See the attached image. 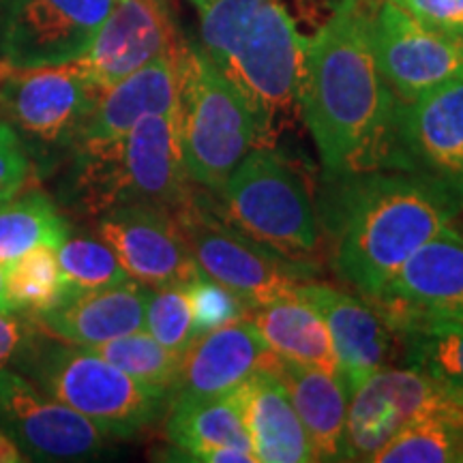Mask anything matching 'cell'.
<instances>
[{
  "instance_id": "ffe728a7",
  "label": "cell",
  "mask_w": 463,
  "mask_h": 463,
  "mask_svg": "<svg viewBox=\"0 0 463 463\" xmlns=\"http://www.w3.org/2000/svg\"><path fill=\"white\" fill-rule=\"evenodd\" d=\"M275 361L277 354L269 350L249 317L230 322L191 341L183 354L174 397L228 395L249 375L273 367Z\"/></svg>"
},
{
  "instance_id": "7a4b0ae2",
  "label": "cell",
  "mask_w": 463,
  "mask_h": 463,
  "mask_svg": "<svg viewBox=\"0 0 463 463\" xmlns=\"http://www.w3.org/2000/svg\"><path fill=\"white\" fill-rule=\"evenodd\" d=\"M316 208L328 262L364 298L461 213L439 184L391 167L324 176Z\"/></svg>"
},
{
  "instance_id": "83f0119b",
  "label": "cell",
  "mask_w": 463,
  "mask_h": 463,
  "mask_svg": "<svg viewBox=\"0 0 463 463\" xmlns=\"http://www.w3.org/2000/svg\"><path fill=\"white\" fill-rule=\"evenodd\" d=\"M89 350L123 369L137 384L164 399L174 397L183 354L167 350L146 331H136L125 337L92 345Z\"/></svg>"
},
{
  "instance_id": "2e32d148",
  "label": "cell",
  "mask_w": 463,
  "mask_h": 463,
  "mask_svg": "<svg viewBox=\"0 0 463 463\" xmlns=\"http://www.w3.org/2000/svg\"><path fill=\"white\" fill-rule=\"evenodd\" d=\"M181 43L165 0H116L89 48L71 62L103 92Z\"/></svg>"
},
{
  "instance_id": "603a6c76",
  "label": "cell",
  "mask_w": 463,
  "mask_h": 463,
  "mask_svg": "<svg viewBox=\"0 0 463 463\" xmlns=\"http://www.w3.org/2000/svg\"><path fill=\"white\" fill-rule=\"evenodd\" d=\"M258 463L316 461L309 436L273 369H260L234 391Z\"/></svg>"
},
{
  "instance_id": "5b68a950",
  "label": "cell",
  "mask_w": 463,
  "mask_h": 463,
  "mask_svg": "<svg viewBox=\"0 0 463 463\" xmlns=\"http://www.w3.org/2000/svg\"><path fill=\"white\" fill-rule=\"evenodd\" d=\"M225 222L266 249L317 264L322 230L311 189L292 161L273 146H256L213 194Z\"/></svg>"
},
{
  "instance_id": "cb8c5ba5",
  "label": "cell",
  "mask_w": 463,
  "mask_h": 463,
  "mask_svg": "<svg viewBox=\"0 0 463 463\" xmlns=\"http://www.w3.org/2000/svg\"><path fill=\"white\" fill-rule=\"evenodd\" d=\"M270 369L286 386L289 402L309 436L316 461H345L350 395L339 375L279 356Z\"/></svg>"
},
{
  "instance_id": "f546056e",
  "label": "cell",
  "mask_w": 463,
  "mask_h": 463,
  "mask_svg": "<svg viewBox=\"0 0 463 463\" xmlns=\"http://www.w3.org/2000/svg\"><path fill=\"white\" fill-rule=\"evenodd\" d=\"M373 463H463V425L439 419L412 422L375 455Z\"/></svg>"
},
{
  "instance_id": "d590c367",
  "label": "cell",
  "mask_w": 463,
  "mask_h": 463,
  "mask_svg": "<svg viewBox=\"0 0 463 463\" xmlns=\"http://www.w3.org/2000/svg\"><path fill=\"white\" fill-rule=\"evenodd\" d=\"M28 461L17 442L0 427V463H24Z\"/></svg>"
},
{
  "instance_id": "f35d334b",
  "label": "cell",
  "mask_w": 463,
  "mask_h": 463,
  "mask_svg": "<svg viewBox=\"0 0 463 463\" xmlns=\"http://www.w3.org/2000/svg\"><path fill=\"white\" fill-rule=\"evenodd\" d=\"M461 211H463V208H461Z\"/></svg>"
},
{
  "instance_id": "1f68e13d",
  "label": "cell",
  "mask_w": 463,
  "mask_h": 463,
  "mask_svg": "<svg viewBox=\"0 0 463 463\" xmlns=\"http://www.w3.org/2000/svg\"><path fill=\"white\" fill-rule=\"evenodd\" d=\"M144 331L167 350L184 354L194 341V316L184 286L150 289Z\"/></svg>"
},
{
  "instance_id": "7c38bea8",
  "label": "cell",
  "mask_w": 463,
  "mask_h": 463,
  "mask_svg": "<svg viewBox=\"0 0 463 463\" xmlns=\"http://www.w3.org/2000/svg\"><path fill=\"white\" fill-rule=\"evenodd\" d=\"M392 170L430 178L463 208V78L397 99Z\"/></svg>"
},
{
  "instance_id": "4dcf8cb0",
  "label": "cell",
  "mask_w": 463,
  "mask_h": 463,
  "mask_svg": "<svg viewBox=\"0 0 463 463\" xmlns=\"http://www.w3.org/2000/svg\"><path fill=\"white\" fill-rule=\"evenodd\" d=\"M56 256L71 294L131 279L112 249L97 236L75 234L69 230L65 241L56 247Z\"/></svg>"
},
{
  "instance_id": "d4e9b609",
  "label": "cell",
  "mask_w": 463,
  "mask_h": 463,
  "mask_svg": "<svg viewBox=\"0 0 463 463\" xmlns=\"http://www.w3.org/2000/svg\"><path fill=\"white\" fill-rule=\"evenodd\" d=\"M249 320L273 354L339 375L326 324L316 307L300 298L294 289L256 307Z\"/></svg>"
},
{
  "instance_id": "9c48e42d",
  "label": "cell",
  "mask_w": 463,
  "mask_h": 463,
  "mask_svg": "<svg viewBox=\"0 0 463 463\" xmlns=\"http://www.w3.org/2000/svg\"><path fill=\"white\" fill-rule=\"evenodd\" d=\"M99 95L71 61L45 67L0 61V114L43 170L67 157Z\"/></svg>"
},
{
  "instance_id": "ac0fdd59",
  "label": "cell",
  "mask_w": 463,
  "mask_h": 463,
  "mask_svg": "<svg viewBox=\"0 0 463 463\" xmlns=\"http://www.w3.org/2000/svg\"><path fill=\"white\" fill-rule=\"evenodd\" d=\"M369 300L389 322L412 316L463 322V232L449 223Z\"/></svg>"
},
{
  "instance_id": "3957f363",
  "label": "cell",
  "mask_w": 463,
  "mask_h": 463,
  "mask_svg": "<svg viewBox=\"0 0 463 463\" xmlns=\"http://www.w3.org/2000/svg\"><path fill=\"white\" fill-rule=\"evenodd\" d=\"M200 48L258 120V146H273L277 125L298 108L305 39L281 0H189Z\"/></svg>"
},
{
  "instance_id": "4316f807",
  "label": "cell",
  "mask_w": 463,
  "mask_h": 463,
  "mask_svg": "<svg viewBox=\"0 0 463 463\" xmlns=\"http://www.w3.org/2000/svg\"><path fill=\"white\" fill-rule=\"evenodd\" d=\"M67 234L69 223L54 200L43 189L24 187L0 204V266L39 245L58 247Z\"/></svg>"
},
{
  "instance_id": "8992f818",
  "label": "cell",
  "mask_w": 463,
  "mask_h": 463,
  "mask_svg": "<svg viewBox=\"0 0 463 463\" xmlns=\"http://www.w3.org/2000/svg\"><path fill=\"white\" fill-rule=\"evenodd\" d=\"M17 372L95 422L108 438L140 436L165 416L170 405V399L153 395L89 347L48 339L45 333L34 339Z\"/></svg>"
},
{
  "instance_id": "8fae6325",
  "label": "cell",
  "mask_w": 463,
  "mask_h": 463,
  "mask_svg": "<svg viewBox=\"0 0 463 463\" xmlns=\"http://www.w3.org/2000/svg\"><path fill=\"white\" fill-rule=\"evenodd\" d=\"M369 39L382 78L399 101L463 78V39L422 24L391 0L369 7Z\"/></svg>"
},
{
  "instance_id": "6da1fadb",
  "label": "cell",
  "mask_w": 463,
  "mask_h": 463,
  "mask_svg": "<svg viewBox=\"0 0 463 463\" xmlns=\"http://www.w3.org/2000/svg\"><path fill=\"white\" fill-rule=\"evenodd\" d=\"M298 109L324 176L392 170L397 97L375 62L364 0H339L320 31L305 39Z\"/></svg>"
},
{
  "instance_id": "7402d4cb",
  "label": "cell",
  "mask_w": 463,
  "mask_h": 463,
  "mask_svg": "<svg viewBox=\"0 0 463 463\" xmlns=\"http://www.w3.org/2000/svg\"><path fill=\"white\" fill-rule=\"evenodd\" d=\"M172 459L200 463H258L236 392L222 397H174L165 412Z\"/></svg>"
},
{
  "instance_id": "4fadbf2b",
  "label": "cell",
  "mask_w": 463,
  "mask_h": 463,
  "mask_svg": "<svg viewBox=\"0 0 463 463\" xmlns=\"http://www.w3.org/2000/svg\"><path fill=\"white\" fill-rule=\"evenodd\" d=\"M116 0H7L0 15V61L45 67L75 61Z\"/></svg>"
},
{
  "instance_id": "836d02e7",
  "label": "cell",
  "mask_w": 463,
  "mask_h": 463,
  "mask_svg": "<svg viewBox=\"0 0 463 463\" xmlns=\"http://www.w3.org/2000/svg\"><path fill=\"white\" fill-rule=\"evenodd\" d=\"M43 331L33 314L17 309H0V372L17 369Z\"/></svg>"
},
{
  "instance_id": "e575fe53",
  "label": "cell",
  "mask_w": 463,
  "mask_h": 463,
  "mask_svg": "<svg viewBox=\"0 0 463 463\" xmlns=\"http://www.w3.org/2000/svg\"><path fill=\"white\" fill-rule=\"evenodd\" d=\"M422 24L455 34L463 22V0H391Z\"/></svg>"
},
{
  "instance_id": "ba28073f",
  "label": "cell",
  "mask_w": 463,
  "mask_h": 463,
  "mask_svg": "<svg viewBox=\"0 0 463 463\" xmlns=\"http://www.w3.org/2000/svg\"><path fill=\"white\" fill-rule=\"evenodd\" d=\"M174 215L202 273L232 289L251 311L316 275L317 264L289 260L230 225L204 189L194 187Z\"/></svg>"
},
{
  "instance_id": "44dd1931",
  "label": "cell",
  "mask_w": 463,
  "mask_h": 463,
  "mask_svg": "<svg viewBox=\"0 0 463 463\" xmlns=\"http://www.w3.org/2000/svg\"><path fill=\"white\" fill-rule=\"evenodd\" d=\"M150 289L133 279L109 288L82 289L37 314L34 320L48 337L82 347L99 345L144 331Z\"/></svg>"
},
{
  "instance_id": "484cf974",
  "label": "cell",
  "mask_w": 463,
  "mask_h": 463,
  "mask_svg": "<svg viewBox=\"0 0 463 463\" xmlns=\"http://www.w3.org/2000/svg\"><path fill=\"white\" fill-rule=\"evenodd\" d=\"M391 324L408 367L463 391V322L412 316Z\"/></svg>"
},
{
  "instance_id": "f1b7e54d",
  "label": "cell",
  "mask_w": 463,
  "mask_h": 463,
  "mask_svg": "<svg viewBox=\"0 0 463 463\" xmlns=\"http://www.w3.org/2000/svg\"><path fill=\"white\" fill-rule=\"evenodd\" d=\"M5 283L11 307L33 316L52 309L71 294L58 264L56 247L50 245L34 247L5 266Z\"/></svg>"
},
{
  "instance_id": "277c9868",
  "label": "cell",
  "mask_w": 463,
  "mask_h": 463,
  "mask_svg": "<svg viewBox=\"0 0 463 463\" xmlns=\"http://www.w3.org/2000/svg\"><path fill=\"white\" fill-rule=\"evenodd\" d=\"M65 159V202L90 217L133 202L176 211L195 187L184 167L181 109L144 116L118 140L75 146Z\"/></svg>"
},
{
  "instance_id": "5bb4252c",
  "label": "cell",
  "mask_w": 463,
  "mask_h": 463,
  "mask_svg": "<svg viewBox=\"0 0 463 463\" xmlns=\"http://www.w3.org/2000/svg\"><path fill=\"white\" fill-rule=\"evenodd\" d=\"M0 427L28 461H84L108 444L95 422L50 397L17 369L0 372Z\"/></svg>"
},
{
  "instance_id": "d6986e66",
  "label": "cell",
  "mask_w": 463,
  "mask_h": 463,
  "mask_svg": "<svg viewBox=\"0 0 463 463\" xmlns=\"http://www.w3.org/2000/svg\"><path fill=\"white\" fill-rule=\"evenodd\" d=\"M184 43L187 42L103 90L71 148L118 140L144 116L181 109V54Z\"/></svg>"
},
{
  "instance_id": "d6a6232c",
  "label": "cell",
  "mask_w": 463,
  "mask_h": 463,
  "mask_svg": "<svg viewBox=\"0 0 463 463\" xmlns=\"http://www.w3.org/2000/svg\"><path fill=\"white\" fill-rule=\"evenodd\" d=\"M184 292H187L191 316H194L195 339L219 326H225V324L247 320L251 316V307L242 303L232 289L206 277L202 270L184 286Z\"/></svg>"
},
{
  "instance_id": "52a82bcc",
  "label": "cell",
  "mask_w": 463,
  "mask_h": 463,
  "mask_svg": "<svg viewBox=\"0 0 463 463\" xmlns=\"http://www.w3.org/2000/svg\"><path fill=\"white\" fill-rule=\"evenodd\" d=\"M181 144L191 183L208 194H217L258 146V120L247 99L191 43L181 54Z\"/></svg>"
},
{
  "instance_id": "e0dca14e",
  "label": "cell",
  "mask_w": 463,
  "mask_h": 463,
  "mask_svg": "<svg viewBox=\"0 0 463 463\" xmlns=\"http://www.w3.org/2000/svg\"><path fill=\"white\" fill-rule=\"evenodd\" d=\"M294 292L314 305L326 324L347 395H352L369 375L389 367L397 352H402V339L395 326L361 294L354 297L314 281L298 283Z\"/></svg>"
},
{
  "instance_id": "74e56055",
  "label": "cell",
  "mask_w": 463,
  "mask_h": 463,
  "mask_svg": "<svg viewBox=\"0 0 463 463\" xmlns=\"http://www.w3.org/2000/svg\"><path fill=\"white\" fill-rule=\"evenodd\" d=\"M5 3H7V0H0V15H3V9H5Z\"/></svg>"
},
{
  "instance_id": "9a60e30c",
  "label": "cell",
  "mask_w": 463,
  "mask_h": 463,
  "mask_svg": "<svg viewBox=\"0 0 463 463\" xmlns=\"http://www.w3.org/2000/svg\"><path fill=\"white\" fill-rule=\"evenodd\" d=\"M95 236L133 281L153 289L187 286L200 273L172 208L133 202L95 217Z\"/></svg>"
},
{
  "instance_id": "8d00e7d4",
  "label": "cell",
  "mask_w": 463,
  "mask_h": 463,
  "mask_svg": "<svg viewBox=\"0 0 463 463\" xmlns=\"http://www.w3.org/2000/svg\"><path fill=\"white\" fill-rule=\"evenodd\" d=\"M0 309H14L7 297V283H5V266H0Z\"/></svg>"
},
{
  "instance_id": "30bf717a",
  "label": "cell",
  "mask_w": 463,
  "mask_h": 463,
  "mask_svg": "<svg viewBox=\"0 0 463 463\" xmlns=\"http://www.w3.org/2000/svg\"><path fill=\"white\" fill-rule=\"evenodd\" d=\"M431 419L463 425V391L408 364L382 367L350 395L345 461H373L399 431Z\"/></svg>"
}]
</instances>
